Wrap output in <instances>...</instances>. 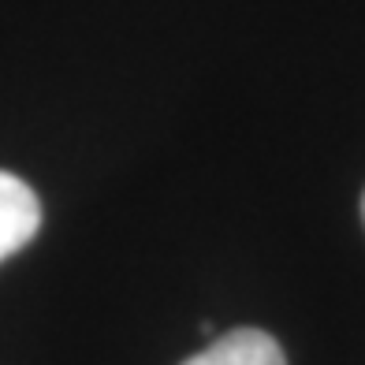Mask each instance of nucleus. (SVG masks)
<instances>
[{
  "label": "nucleus",
  "mask_w": 365,
  "mask_h": 365,
  "mask_svg": "<svg viewBox=\"0 0 365 365\" xmlns=\"http://www.w3.org/2000/svg\"><path fill=\"white\" fill-rule=\"evenodd\" d=\"M361 224H365V194H361Z\"/></svg>",
  "instance_id": "nucleus-3"
},
{
  "label": "nucleus",
  "mask_w": 365,
  "mask_h": 365,
  "mask_svg": "<svg viewBox=\"0 0 365 365\" xmlns=\"http://www.w3.org/2000/svg\"><path fill=\"white\" fill-rule=\"evenodd\" d=\"M41 227V202L19 175L0 168V261L38 235Z\"/></svg>",
  "instance_id": "nucleus-1"
},
{
  "label": "nucleus",
  "mask_w": 365,
  "mask_h": 365,
  "mask_svg": "<svg viewBox=\"0 0 365 365\" xmlns=\"http://www.w3.org/2000/svg\"><path fill=\"white\" fill-rule=\"evenodd\" d=\"M182 365H287L279 343L261 328H235L217 336L205 351H197Z\"/></svg>",
  "instance_id": "nucleus-2"
}]
</instances>
